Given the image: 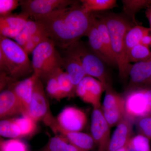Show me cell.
Returning a JSON list of instances; mask_svg holds the SVG:
<instances>
[{
  "instance_id": "6da1fadb",
  "label": "cell",
  "mask_w": 151,
  "mask_h": 151,
  "mask_svg": "<svg viewBox=\"0 0 151 151\" xmlns=\"http://www.w3.org/2000/svg\"><path fill=\"white\" fill-rule=\"evenodd\" d=\"M93 13L83 10L81 2L73 4L35 19L40 22L55 44L67 49L86 36L95 19Z\"/></svg>"
},
{
  "instance_id": "7a4b0ae2",
  "label": "cell",
  "mask_w": 151,
  "mask_h": 151,
  "mask_svg": "<svg viewBox=\"0 0 151 151\" xmlns=\"http://www.w3.org/2000/svg\"><path fill=\"white\" fill-rule=\"evenodd\" d=\"M28 55L15 41L0 35V70L12 80L33 72Z\"/></svg>"
},
{
  "instance_id": "3957f363",
  "label": "cell",
  "mask_w": 151,
  "mask_h": 151,
  "mask_svg": "<svg viewBox=\"0 0 151 151\" xmlns=\"http://www.w3.org/2000/svg\"><path fill=\"white\" fill-rule=\"evenodd\" d=\"M111 38L112 50L116 58L119 75L122 78L129 75L132 65L129 62L125 46V37L133 26L126 17L114 13L103 16Z\"/></svg>"
},
{
  "instance_id": "277c9868",
  "label": "cell",
  "mask_w": 151,
  "mask_h": 151,
  "mask_svg": "<svg viewBox=\"0 0 151 151\" xmlns=\"http://www.w3.org/2000/svg\"><path fill=\"white\" fill-rule=\"evenodd\" d=\"M50 39L40 43L33 51V73L41 81H47L58 69L63 67V58Z\"/></svg>"
},
{
  "instance_id": "5b68a950",
  "label": "cell",
  "mask_w": 151,
  "mask_h": 151,
  "mask_svg": "<svg viewBox=\"0 0 151 151\" xmlns=\"http://www.w3.org/2000/svg\"><path fill=\"white\" fill-rule=\"evenodd\" d=\"M78 56L86 76L101 81L105 86L111 84L103 60L88 46L79 41L69 47Z\"/></svg>"
},
{
  "instance_id": "8992f818",
  "label": "cell",
  "mask_w": 151,
  "mask_h": 151,
  "mask_svg": "<svg viewBox=\"0 0 151 151\" xmlns=\"http://www.w3.org/2000/svg\"><path fill=\"white\" fill-rule=\"evenodd\" d=\"M149 88L130 87L124 96L125 116L132 121L151 115Z\"/></svg>"
},
{
  "instance_id": "52a82bcc",
  "label": "cell",
  "mask_w": 151,
  "mask_h": 151,
  "mask_svg": "<svg viewBox=\"0 0 151 151\" xmlns=\"http://www.w3.org/2000/svg\"><path fill=\"white\" fill-rule=\"evenodd\" d=\"M105 95L102 107L103 115L110 127L118 125L125 118V99L116 92L111 84L105 86Z\"/></svg>"
},
{
  "instance_id": "ba28073f",
  "label": "cell",
  "mask_w": 151,
  "mask_h": 151,
  "mask_svg": "<svg viewBox=\"0 0 151 151\" xmlns=\"http://www.w3.org/2000/svg\"><path fill=\"white\" fill-rule=\"evenodd\" d=\"M72 0H24L20 1L22 13L35 19L73 4Z\"/></svg>"
},
{
  "instance_id": "9c48e42d",
  "label": "cell",
  "mask_w": 151,
  "mask_h": 151,
  "mask_svg": "<svg viewBox=\"0 0 151 151\" xmlns=\"http://www.w3.org/2000/svg\"><path fill=\"white\" fill-rule=\"evenodd\" d=\"M45 124L54 133H59L60 136L65 138L70 144L82 151H89L95 146V142L92 136L80 132H71L63 129L53 116L47 119Z\"/></svg>"
},
{
  "instance_id": "30bf717a",
  "label": "cell",
  "mask_w": 151,
  "mask_h": 151,
  "mask_svg": "<svg viewBox=\"0 0 151 151\" xmlns=\"http://www.w3.org/2000/svg\"><path fill=\"white\" fill-rule=\"evenodd\" d=\"M110 127L103 115L102 107L93 109L91 119L92 138L98 148L97 151H107L111 139Z\"/></svg>"
},
{
  "instance_id": "8fae6325",
  "label": "cell",
  "mask_w": 151,
  "mask_h": 151,
  "mask_svg": "<svg viewBox=\"0 0 151 151\" xmlns=\"http://www.w3.org/2000/svg\"><path fill=\"white\" fill-rule=\"evenodd\" d=\"M104 91L105 85L101 81L86 76L77 85L76 94L85 103L92 105L93 108H100L101 96Z\"/></svg>"
},
{
  "instance_id": "7c38bea8",
  "label": "cell",
  "mask_w": 151,
  "mask_h": 151,
  "mask_svg": "<svg viewBox=\"0 0 151 151\" xmlns=\"http://www.w3.org/2000/svg\"><path fill=\"white\" fill-rule=\"evenodd\" d=\"M50 112L42 81L37 77L34 84L31 102L28 111V115L37 122L40 120L43 121Z\"/></svg>"
},
{
  "instance_id": "4fadbf2b",
  "label": "cell",
  "mask_w": 151,
  "mask_h": 151,
  "mask_svg": "<svg viewBox=\"0 0 151 151\" xmlns=\"http://www.w3.org/2000/svg\"><path fill=\"white\" fill-rule=\"evenodd\" d=\"M60 126L67 131L80 132L86 126L87 118L85 113L75 107L64 108L56 119Z\"/></svg>"
},
{
  "instance_id": "5bb4252c",
  "label": "cell",
  "mask_w": 151,
  "mask_h": 151,
  "mask_svg": "<svg viewBox=\"0 0 151 151\" xmlns=\"http://www.w3.org/2000/svg\"><path fill=\"white\" fill-rule=\"evenodd\" d=\"M27 115L26 110L12 88L3 90L0 94V118L4 119L19 114Z\"/></svg>"
},
{
  "instance_id": "9a60e30c",
  "label": "cell",
  "mask_w": 151,
  "mask_h": 151,
  "mask_svg": "<svg viewBox=\"0 0 151 151\" xmlns=\"http://www.w3.org/2000/svg\"><path fill=\"white\" fill-rule=\"evenodd\" d=\"M29 19V17L22 12L0 17L1 35L14 39L22 31Z\"/></svg>"
},
{
  "instance_id": "2e32d148",
  "label": "cell",
  "mask_w": 151,
  "mask_h": 151,
  "mask_svg": "<svg viewBox=\"0 0 151 151\" xmlns=\"http://www.w3.org/2000/svg\"><path fill=\"white\" fill-rule=\"evenodd\" d=\"M132 121L125 117L117 125L111 137L107 151H116L127 145L132 138Z\"/></svg>"
},
{
  "instance_id": "e0dca14e",
  "label": "cell",
  "mask_w": 151,
  "mask_h": 151,
  "mask_svg": "<svg viewBox=\"0 0 151 151\" xmlns=\"http://www.w3.org/2000/svg\"><path fill=\"white\" fill-rule=\"evenodd\" d=\"M66 49L65 56L63 58V67L76 89L77 85L86 75L78 56L70 48Z\"/></svg>"
},
{
  "instance_id": "ac0fdd59",
  "label": "cell",
  "mask_w": 151,
  "mask_h": 151,
  "mask_svg": "<svg viewBox=\"0 0 151 151\" xmlns=\"http://www.w3.org/2000/svg\"><path fill=\"white\" fill-rule=\"evenodd\" d=\"M95 17L86 35L88 38L89 47L105 63L112 66H117V64L112 60L105 49L95 24Z\"/></svg>"
},
{
  "instance_id": "d6986e66",
  "label": "cell",
  "mask_w": 151,
  "mask_h": 151,
  "mask_svg": "<svg viewBox=\"0 0 151 151\" xmlns=\"http://www.w3.org/2000/svg\"><path fill=\"white\" fill-rule=\"evenodd\" d=\"M129 75L130 87L142 86L149 83L151 76V58L146 61L136 63L132 65Z\"/></svg>"
},
{
  "instance_id": "ffe728a7",
  "label": "cell",
  "mask_w": 151,
  "mask_h": 151,
  "mask_svg": "<svg viewBox=\"0 0 151 151\" xmlns=\"http://www.w3.org/2000/svg\"><path fill=\"white\" fill-rule=\"evenodd\" d=\"M37 77V76L33 73L28 78L14 83L12 87L17 97L24 106L27 114L31 102L34 84Z\"/></svg>"
},
{
  "instance_id": "44dd1931",
  "label": "cell",
  "mask_w": 151,
  "mask_h": 151,
  "mask_svg": "<svg viewBox=\"0 0 151 151\" xmlns=\"http://www.w3.org/2000/svg\"><path fill=\"white\" fill-rule=\"evenodd\" d=\"M151 32L150 28L139 25L133 26L128 31L125 37V46L128 57L130 50L136 45L142 43L144 37Z\"/></svg>"
},
{
  "instance_id": "7402d4cb",
  "label": "cell",
  "mask_w": 151,
  "mask_h": 151,
  "mask_svg": "<svg viewBox=\"0 0 151 151\" xmlns=\"http://www.w3.org/2000/svg\"><path fill=\"white\" fill-rule=\"evenodd\" d=\"M122 1L124 14L135 25H138L136 19L137 13L151 5V0H122Z\"/></svg>"
},
{
  "instance_id": "603a6c76",
  "label": "cell",
  "mask_w": 151,
  "mask_h": 151,
  "mask_svg": "<svg viewBox=\"0 0 151 151\" xmlns=\"http://www.w3.org/2000/svg\"><path fill=\"white\" fill-rule=\"evenodd\" d=\"M43 29L44 28L40 22L29 19L22 31L14 40L19 45L23 47L33 36Z\"/></svg>"
},
{
  "instance_id": "cb8c5ba5",
  "label": "cell",
  "mask_w": 151,
  "mask_h": 151,
  "mask_svg": "<svg viewBox=\"0 0 151 151\" xmlns=\"http://www.w3.org/2000/svg\"><path fill=\"white\" fill-rule=\"evenodd\" d=\"M80 2L83 10L89 13L111 9L118 6L116 0H81Z\"/></svg>"
},
{
  "instance_id": "d4e9b609",
  "label": "cell",
  "mask_w": 151,
  "mask_h": 151,
  "mask_svg": "<svg viewBox=\"0 0 151 151\" xmlns=\"http://www.w3.org/2000/svg\"><path fill=\"white\" fill-rule=\"evenodd\" d=\"M95 24L106 51L112 60L117 64L116 58L112 50L109 31L103 16H99L96 15Z\"/></svg>"
},
{
  "instance_id": "484cf974",
  "label": "cell",
  "mask_w": 151,
  "mask_h": 151,
  "mask_svg": "<svg viewBox=\"0 0 151 151\" xmlns=\"http://www.w3.org/2000/svg\"><path fill=\"white\" fill-rule=\"evenodd\" d=\"M42 151H82L70 144L65 138L56 136L50 139Z\"/></svg>"
},
{
  "instance_id": "4316f807",
  "label": "cell",
  "mask_w": 151,
  "mask_h": 151,
  "mask_svg": "<svg viewBox=\"0 0 151 151\" xmlns=\"http://www.w3.org/2000/svg\"><path fill=\"white\" fill-rule=\"evenodd\" d=\"M55 76L60 87L65 97H72L76 94V89L71 83L67 73L62 68L55 72Z\"/></svg>"
},
{
  "instance_id": "83f0119b",
  "label": "cell",
  "mask_w": 151,
  "mask_h": 151,
  "mask_svg": "<svg viewBox=\"0 0 151 151\" xmlns=\"http://www.w3.org/2000/svg\"><path fill=\"white\" fill-rule=\"evenodd\" d=\"M151 58V51L150 47L142 43L133 47L128 55V59L130 63L146 61Z\"/></svg>"
},
{
  "instance_id": "f1b7e54d",
  "label": "cell",
  "mask_w": 151,
  "mask_h": 151,
  "mask_svg": "<svg viewBox=\"0 0 151 151\" xmlns=\"http://www.w3.org/2000/svg\"><path fill=\"white\" fill-rule=\"evenodd\" d=\"M0 134L4 137L12 139L22 137L20 130L13 119H5L1 121Z\"/></svg>"
},
{
  "instance_id": "f546056e",
  "label": "cell",
  "mask_w": 151,
  "mask_h": 151,
  "mask_svg": "<svg viewBox=\"0 0 151 151\" xmlns=\"http://www.w3.org/2000/svg\"><path fill=\"white\" fill-rule=\"evenodd\" d=\"M127 147V151H151L149 139L141 134L132 137Z\"/></svg>"
},
{
  "instance_id": "4dcf8cb0",
  "label": "cell",
  "mask_w": 151,
  "mask_h": 151,
  "mask_svg": "<svg viewBox=\"0 0 151 151\" xmlns=\"http://www.w3.org/2000/svg\"><path fill=\"white\" fill-rule=\"evenodd\" d=\"M21 133L22 137L28 136L35 132L36 128V122L28 115L13 119Z\"/></svg>"
},
{
  "instance_id": "1f68e13d",
  "label": "cell",
  "mask_w": 151,
  "mask_h": 151,
  "mask_svg": "<svg viewBox=\"0 0 151 151\" xmlns=\"http://www.w3.org/2000/svg\"><path fill=\"white\" fill-rule=\"evenodd\" d=\"M49 38L48 34L44 29L33 36L22 47L28 55L30 54L38 45Z\"/></svg>"
},
{
  "instance_id": "d6a6232c",
  "label": "cell",
  "mask_w": 151,
  "mask_h": 151,
  "mask_svg": "<svg viewBox=\"0 0 151 151\" xmlns=\"http://www.w3.org/2000/svg\"><path fill=\"white\" fill-rule=\"evenodd\" d=\"M55 73L47 81L46 91L52 98L59 100L65 97L60 87Z\"/></svg>"
},
{
  "instance_id": "836d02e7",
  "label": "cell",
  "mask_w": 151,
  "mask_h": 151,
  "mask_svg": "<svg viewBox=\"0 0 151 151\" xmlns=\"http://www.w3.org/2000/svg\"><path fill=\"white\" fill-rule=\"evenodd\" d=\"M0 150L1 151H28L25 143L17 139L1 140Z\"/></svg>"
},
{
  "instance_id": "e575fe53",
  "label": "cell",
  "mask_w": 151,
  "mask_h": 151,
  "mask_svg": "<svg viewBox=\"0 0 151 151\" xmlns=\"http://www.w3.org/2000/svg\"><path fill=\"white\" fill-rule=\"evenodd\" d=\"M20 5L18 0H0V17L12 14V12Z\"/></svg>"
},
{
  "instance_id": "d590c367",
  "label": "cell",
  "mask_w": 151,
  "mask_h": 151,
  "mask_svg": "<svg viewBox=\"0 0 151 151\" xmlns=\"http://www.w3.org/2000/svg\"><path fill=\"white\" fill-rule=\"evenodd\" d=\"M137 125L141 134L151 139V115L138 119Z\"/></svg>"
},
{
  "instance_id": "8d00e7d4",
  "label": "cell",
  "mask_w": 151,
  "mask_h": 151,
  "mask_svg": "<svg viewBox=\"0 0 151 151\" xmlns=\"http://www.w3.org/2000/svg\"><path fill=\"white\" fill-rule=\"evenodd\" d=\"M141 43L148 47H151V32L149 34L144 37Z\"/></svg>"
},
{
  "instance_id": "74e56055",
  "label": "cell",
  "mask_w": 151,
  "mask_h": 151,
  "mask_svg": "<svg viewBox=\"0 0 151 151\" xmlns=\"http://www.w3.org/2000/svg\"><path fill=\"white\" fill-rule=\"evenodd\" d=\"M146 17L149 21L150 24V29L151 32V5L147 9L145 12Z\"/></svg>"
},
{
  "instance_id": "f35d334b",
  "label": "cell",
  "mask_w": 151,
  "mask_h": 151,
  "mask_svg": "<svg viewBox=\"0 0 151 151\" xmlns=\"http://www.w3.org/2000/svg\"><path fill=\"white\" fill-rule=\"evenodd\" d=\"M116 151H127V146L121 148L119 149V150H117Z\"/></svg>"
},
{
  "instance_id": "ab89813d",
  "label": "cell",
  "mask_w": 151,
  "mask_h": 151,
  "mask_svg": "<svg viewBox=\"0 0 151 151\" xmlns=\"http://www.w3.org/2000/svg\"><path fill=\"white\" fill-rule=\"evenodd\" d=\"M149 96H150V106H151V88H149Z\"/></svg>"
},
{
  "instance_id": "60d3db41",
  "label": "cell",
  "mask_w": 151,
  "mask_h": 151,
  "mask_svg": "<svg viewBox=\"0 0 151 151\" xmlns=\"http://www.w3.org/2000/svg\"><path fill=\"white\" fill-rule=\"evenodd\" d=\"M149 83H151V78H150V81H149Z\"/></svg>"
}]
</instances>
